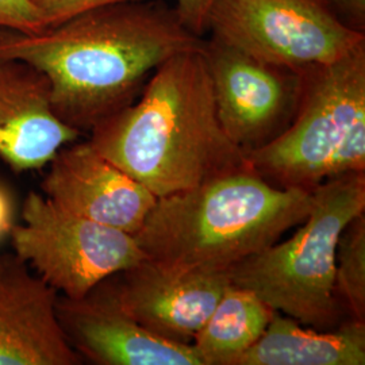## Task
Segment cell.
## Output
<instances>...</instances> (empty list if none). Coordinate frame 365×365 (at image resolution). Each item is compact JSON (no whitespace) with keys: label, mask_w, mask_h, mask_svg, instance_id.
<instances>
[{"label":"cell","mask_w":365,"mask_h":365,"mask_svg":"<svg viewBox=\"0 0 365 365\" xmlns=\"http://www.w3.org/2000/svg\"><path fill=\"white\" fill-rule=\"evenodd\" d=\"M202 37L161 0L98 7L38 33L0 29V56L24 60L49 81L57 118L78 131L131 105L170 57Z\"/></svg>","instance_id":"obj_1"},{"label":"cell","mask_w":365,"mask_h":365,"mask_svg":"<svg viewBox=\"0 0 365 365\" xmlns=\"http://www.w3.org/2000/svg\"><path fill=\"white\" fill-rule=\"evenodd\" d=\"M90 133L95 150L156 197L250 165L222 129L200 46L163 63L131 105Z\"/></svg>","instance_id":"obj_2"},{"label":"cell","mask_w":365,"mask_h":365,"mask_svg":"<svg viewBox=\"0 0 365 365\" xmlns=\"http://www.w3.org/2000/svg\"><path fill=\"white\" fill-rule=\"evenodd\" d=\"M313 192L286 190L250 165L157 197L134 235L145 260L173 274H227L306 220Z\"/></svg>","instance_id":"obj_3"},{"label":"cell","mask_w":365,"mask_h":365,"mask_svg":"<svg viewBox=\"0 0 365 365\" xmlns=\"http://www.w3.org/2000/svg\"><path fill=\"white\" fill-rule=\"evenodd\" d=\"M300 72L292 122L247 158L276 187L313 191L331 178L365 172V43L336 61L303 66Z\"/></svg>","instance_id":"obj_4"},{"label":"cell","mask_w":365,"mask_h":365,"mask_svg":"<svg viewBox=\"0 0 365 365\" xmlns=\"http://www.w3.org/2000/svg\"><path fill=\"white\" fill-rule=\"evenodd\" d=\"M312 192L297 232L237 264L229 279L304 327L331 329L345 319L334 292L336 250L344 227L365 212V172L331 178Z\"/></svg>","instance_id":"obj_5"},{"label":"cell","mask_w":365,"mask_h":365,"mask_svg":"<svg viewBox=\"0 0 365 365\" xmlns=\"http://www.w3.org/2000/svg\"><path fill=\"white\" fill-rule=\"evenodd\" d=\"M10 237L14 253L48 286L71 299L145 260L134 235L58 207L36 191Z\"/></svg>","instance_id":"obj_6"},{"label":"cell","mask_w":365,"mask_h":365,"mask_svg":"<svg viewBox=\"0 0 365 365\" xmlns=\"http://www.w3.org/2000/svg\"><path fill=\"white\" fill-rule=\"evenodd\" d=\"M211 38L260 60L303 68L327 64L365 43L321 0H212L206 18Z\"/></svg>","instance_id":"obj_7"},{"label":"cell","mask_w":365,"mask_h":365,"mask_svg":"<svg viewBox=\"0 0 365 365\" xmlns=\"http://www.w3.org/2000/svg\"><path fill=\"white\" fill-rule=\"evenodd\" d=\"M200 51L222 129L245 155L287 129L299 105L300 68L264 61L215 38L203 39Z\"/></svg>","instance_id":"obj_8"},{"label":"cell","mask_w":365,"mask_h":365,"mask_svg":"<svg viewBox=\"0 0 365 365\" xmlns=\"http://www.w3.org/2000/svg\"><path fill=\"white\" fill-rule=\"evenodd\" d=\"M56 314L72 349L92 364L203 365L192 344L161 339L133 319L111 277L78 299L58 295Z\"/></svg>","instance_id":"obj_9"},{"label":"cell","mask_w":365,"mask_h":365,"mask_svg":"<svg viewBox=\"0 0 365 365\" xmlns=\"http://www.w3.org/2000/svg\"><path fill=\"white\" fill-rule=\"evenodd\" d=\"M41 188L58 207L133 235L157 200L88 141L61 148L51 160Z\"/></svg>","instance_id":"obj_10"},{"label":"cell","mask_w":365,"mask_h":365,"mask_svg":"<svg viewBox=\"0 0 365 365\" xmlns=\"http://www.w3.org/2000/svg\"><path fill=\"white\" fill-rule=\"evenodd\" d=\"M119 306L161 339L192 344L230 286L227 274H168L143 260L111 276Z\"/></svg>","instance_id":"obj_11"},{"label":"cell","mask_w":365,"mask_h":365,"mask_svg":"<svg viewBox=\"0 0 365 365\" xmlns=\"http://www.w3.org/2000/svg\"><path fill=\"white\" fill-rule=\"evenodd\" d=\"M58 294L15 253L0 255V365H78L56 314Z\"/></svg>","instance_id":"obj_12"},{"label":"cell","mask_w":365,"mask_h":365,"mask_svg":"<svg viewBox=\"0 0 365 365\" xmlns=\"http://www.w3.org/2000/svg\"><path fill=\"white\" fill-rule=\"evenodd\" d=\"M80 134L54 114L51 86L41 71L0 56V158L11 170L43 168Z\"/></svg>","instance_id":"obj_13"},{"label":"cell","mask_w":365,"mask_h":365,"mask_svg":"<svg viewBox=\"0 0 365 365\" xmlns=\"http://www.w3.org/2000/svg\"><path fill=\"white\" fill-rule=\"evenodd\" d=\"M365 322L345 318L331 329L304 327L274 312L260 339L235 365H364Z\"/></svg>","instance_id":"obj_14"},{"label":"cell","mask_w":365,"mask_h":365,"mask_svg":"<svg viewBox=\"0 0 365 365\" xmlns=\"http://www.w3.org/2000/svg\"><path fill=\"white\" fill-rule=\"evenodd\" d=\"M274 313L253 291L230 283L192 346L203 365H235L260 339Z\"/></svg>","instance_id":"obj_15"},{"label":"cell","mask_w":365,"mask_h":365,"mask_svg":"<svg viewBox=\"0 0 365 365\" xmlns=\"http://www.w3.org/2000/svg\"><path fill=\"white\" fill-rule=\"evenodd\" d=\"M334 292L346 318L365 322V212L354 217L339 235Z\"/></svg>","instance_id":"obj_16"},{"label":"cell","mask_w":365,"mask_h":365,"mask_svg":"<svg viewBox=\"0 0 365 365\" xmlns=\"http://www.w3.org/2000/svg\"><path fill=\"white\" fill-rule=\"evenodd\" d=\"M125 1L137 0H30V3L42 16L46 27L60 25L78 14L86 13L98 7Z\"/></svg>","instance_id":"obj_17"},{"label":"cell","mask_w":365,"mask_h":365,"mask_svg":"<svg viewBox=\"0 0 365 365\" xmlns=\"http://www.w3.org/2000/svg\"><path fill=\"white\" fill-rule=\"evenodd\" d=\"M0 29L38 33L46 25L30 0H0Z\"/></svg>","instance_id":"obj_18"},{"label":"cell","mask_w":365,"mask_h":365,"mask_svg":"<svg viewBox=\"0 0 365 365\" xmlns=\"http://www.w3.org/2000/svg\"><path fill=\"white\" fill-rule=\"evenodd\" d=\"M342 24L364 33L365 0H321Z\"/></svg>","instance_id":"obj_19"},{"label":"cell","mask_w":365,"mask_h":365,"mask_svg":"<svg viewBox=\"0 0 365 365\" xmlns=\"http://www.w3.org/2000/svg\"><path fill=\"white\" fill-rule=\"evenodd\" d=\"M212 0H176V11L182 22L197 36L206 33V18Z\"/></svg>","instance_id":"obj_20"},{"label":"cell","mask_w":365,"mask_h":365,"mask_svg":"<svg viewBox=\"0 0 365 365\" xmlns=\"http://www.w3.org/2000/svg\"><path fill=\"white\" fill-rule=\"evenodd\" d=\"M14 225L13 196L0 184V240L10 235Z\"/></svg>","instance_id":"obj_21"}]
</instances>
